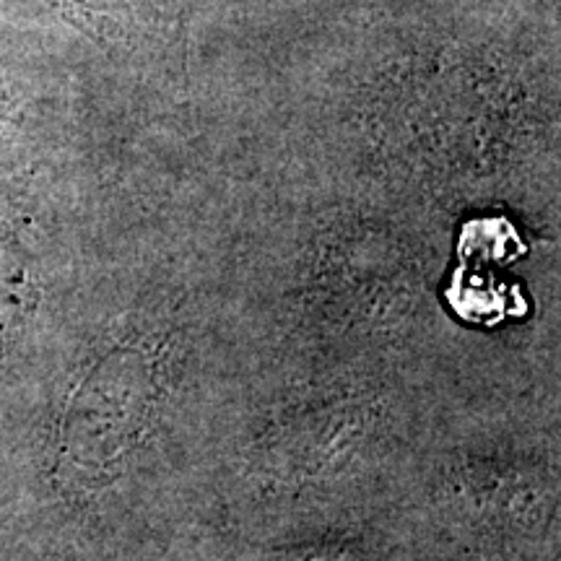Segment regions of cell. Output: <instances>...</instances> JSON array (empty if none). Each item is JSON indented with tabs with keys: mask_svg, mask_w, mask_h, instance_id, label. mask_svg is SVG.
I'll return each mask as SVG.
<instances>
[{
	"mask_svg": "<svg viewBox=\"0 0 561 561\" xmlns=\"http://www.w3.org/2000/svg\"><path fill=\"white\" fill-rule=\"evenodd\" d=\"M70 24L112 45L178 58L185 37L187 0H50Z\"/></svg>",
	"mask_w": 561,
	"mask_h": 561,
	"instance_id": "1",
	"label": "cell"
},
{
	"mask_svg": "<svg viewBox=\"0 0 561 561\" xmlns=\"http://www.w3.org/2000/svg\"><path fill=\"white\" fill-rule=\"evenodd\" d=\"M83 413L79 430L91 460H112L138 432L146 405L151 396V377L140 356L121 354L112 356L104 367L91 377L87 390L81 392Z\"/></svg>",
	"mask_w": 561,
	"mask_h": 561,
	"instance_id": "2",
	"label": "cell"
},
{
	"mask_svg": "<svg viewBox=\"0 0 561 561\" xmlns=\"http://www.w3.org/2000/svg\"><path fill=\"white\" fill-rule=\"evenodd\" d=\"M26 271L11 242L0 240V335L24 314Z\"/></svg>",
	"mask_w": 561,
	"mask_h": 561,
	"instance_id": "3",
	"label": "cell"
},
{
	"mask_svg": "<svg viewBox=\"0 0 561 561\" xmlns=\"http://www.w3.org/2000/svg\"><path fill=\"white\" fill-rule=\"evenodd\" d=\"M3 117H5V94L3 89H0V123H3Z\"/></svg>",
	"mask_w": 561,
	"mask_h": 561,
	"instance_id": "4",
	"label": "cell"
}]
</instances>
